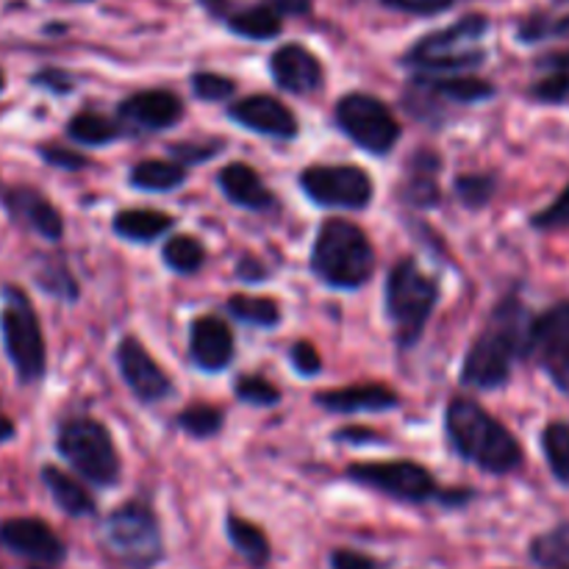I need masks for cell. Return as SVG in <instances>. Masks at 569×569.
Segmentation results:
<instances>
[{"instance_id":"6da1fadb","label":"cell","mask_w":569,"mask_h":569,"mask_svg":"<svg viewBox=\"0 0 569 569\" xmlns=\"http://www.w3.org/2000/svg\"><path fill=\"white\" fill-rule=\"evenodd\" d=\"M531 320L520 300L509 298L495 309L492 320L481 337L472 342L461 367V381L472 389H498L509 381L515 359L526 356V337Z\"/></svg>"},{"instance_id":"7a4b0ae2","label":"cell","mask_w":569,"mask_h":569,"mask_svg":"<svg viewBox=\"0 0 569 569\" xmlns=\"http://www.w3.org/2000/svg\"><path fill=\"white\" fill-rule=\"evenodd\" d=\"M448 437L461 459L472 461L481 470L506 476L517 470L522 461V450L515 433L500 426L483 406L470 398H453L448 406Z\"/></svg>"},{"instance_id":"3957f363","label":"cell","mask_w":569,"mask_h":569,"mask_svg":"<svg viewBox=\"0 0 569 569\" xmlns=\"http://www.w3.org/2000/svg\"><path fill=\"white\" fill-rule=\"evenodd\" d=\"M311 270L333 289H359L372 278L376 250L356 222L333 217L317 233Z\"/></svg>"},{"instance_id":"277c9868","label":"cell","mask_w":569,"mask_h":569,"mask_svg":"<svg viewBox=\"0 0 569 569\" xmlns=\"http://www.w3.org/2000/svg\"><path fill=\"white\" fill-rule=\"evenodd\" d=\"M439 300L433 278H428L411 259H403L387 281V311L400 348H411L422 337L428 317Z\"/></svg>"},{"instance_id":"5b68a950","label":"cell","mask_w":569,"mask_h":569,"mask_svg":"<svg viewBox=\"0 0 569 569\" xmlns=\"http://www.w3.org/2000/svg\"><path fill=\"white\" fill-rule=\"evenodd\" d=\"M103 545L126 567L150 569L161 561L164 542L153 511L144 503H122L103 522Z\"/></svg>"},{"instance_id":"8992f818","label":"cell","mask_w":569,"mask_h":569,"mask_svg":"<svg viewBox=\"0 0 569 569\" xmlns=\"http://www.w3.org/2000/svg\"><path fill=\"white\" fill-rule=\"evenodd\" d=\"M56 448L70 461L72 470L81 472L83 481L94 487H114L120 478V456L111 442V433L89 417L64 422Z\"/></svg>"},{"instance_id":"52a82bcc","label":"cell","mask_w":569,"mask_h":569,"mask_svg":"<svg viewBox=\"0 0 569 569\" xmlns=\"http://www.w3.org/2000/svg\"><path fill=\"white\" fill-rule=\"evenodd\" d=\"M0 328H3V345L14 365L17 376L22 383L39 381L44 376V339L39 328L37 311L31 300L20 289L9 287L3 292V315H0Z\"/></svg>"},{"instance_id":"ba28073f","label":"cell","mask_w":569,"mask_h":569,"mask_svg":"<svg viewBox=\"0 0 569 569\" xmlns=\"http://www.w3.org/2000/svg\"><path fill=\"white\" fill-rule=\"evenodd\" d=\"M487 17H465L456 26L420 39L409 50L406 61L415 67H426V70H467V67H478L487 59V53L478 48V39L487 33Z\"/></svg>"},{"instance_id":"9c48e42d","label":"cell","mask_w":569,"mask_h":569,"mask_svg":"<svg viewBox=\"0 0 569 569\" xmlns=\"http://www.w3.org/2000/svg\"><path fill=\"white\" fill-rule=\"evenodd\" d=\"M337 122L359 148L376 156H387L400 139V126L387 103L365 92L345 94L339 100Z\"/></svg>"},{"instance_id":"30bf717a","label":"cell","mask_w":569,"mask_h":569,"mask_svg":"<svg viewBox=\"0 0 569 569\" xmlns=\"http://www.w3.org/2000/svg\"><path fill=\"white\" fill-rule=\"evenodd\" d=\"M348 478L403 503H426L439 498L433 476L417 461H365L350 467Z\"/></svg>"},{"instance_id":"8fae6325","label":"cell","mask_w":569,"mask_h":569,"mask_svg":"<svg viewBox=\"0 0 569 569\" xmlns=\"http://www.w3.org/2000/svg\"><path fill=\"white\" fill-rule=\"evenodd\" d=\"M300 187L317 206L365 209L372 200V181L361 167H309L300 172Z\"/></svg>"},{"instance_id":"7c38bea8","label":"cell","mask_w":569,"mask_h":569,"mask_svg":"<svg viewBox=\"0 0 569 569\" xmlns=\"http://www.w3.org/2000/svg\"><path fill=\"white\" fill-rule=\"evenodd\" d=\"M526 356H533L559 387L569 383V300L533 317L526 337Z\"/></svg>"},{"instance_id":"4fadbf2b","label":"cell","mask_w":569,"mask_h":569,"mask_svg":"<svg viewBox=\"0 0 569 569\" xmlns=\"http://www.w3.org/2000/svg\"><path fill=\"white\" fill-rule=\"evenodd\" d=\"M117 365H120L122 378H126L128 389L137 395L142 403H159L172 392L170 378L164 376L153 356L142 348V342L133 337H126L117 348Z\"/></svg>"},{"instance_id":"5bb4252c","label":"cell","mask_w":569,"mask_h":569,"mask_svg":"<svg viewBox=\"0 0 569 569\" xmlns=\"http://www.w3.org/2000/svg\"><path fill=\"white\" fill-rule=\"evenodd\" d=\"M0 542L17 556L39 561V565H59L64 559V545L50 531L48 522L33 517H17V520L0 522Z\"/></svg>"},{"instance_id":"9a60e30c","label":"cell","mask_w":569,"mask_h":569,"mask_svg":"<svg viewBox=\"0 0 569 569\" xmlns=\"http://www.w3.org/2000/svg\"><path fill=\"white\" fill-rule=\"evenodd\" d=\"M231 120H237L239 126L250 128L256 133H267V137H298V117L270 94H250V98L233 103Z\"/></svg>"},{"instance_id":"2e32d148","label":"cell","mask_w":569,"mask_h":569,"mask_svg":"<svg viewBox=\"0 0 569 569\" xmlns=\"http://www.w3.org/2000/svg\"><path fill=\"white\" fill-rule=\"evenodd\" d=\"M183 114L181 100L164 89L137 92L120 103V117L139 131H164L172 128Z\"/></svg>"},{"instance_id":"e0dca14e","label":"cell","mask_w":569,"mask_h":569,"mask_svg":"<svg viewBox=\"0 0 569 569\" xmlns=\"http://www.w3.org/2000/svg\"><path fill=\"white\" fill-rule=\"evenodd\" d=\"M189 353L206 372L226 370L233 359V333L220 317H198L189 331Z\"/></svg>"},{"instance_id":"ac0fdd59","label":"cell","mask_w":569,"mask_h":569,"mask_svg":"<svg viewBox=\"0 0 569 569\" xmlns=\"http://www.w3.org/2000/svg\"><path fill=\"white\" fill-rule=\"evenodd\" d=\"M272 78L281 89L295 94L317 92L322 87V64L303 44H283L270 59Z\"/></svg>"},{"instance_id":"d6986e66","label":"cell","mask_w":569,"mask_h":569,"mask_svg":"<svg viewBox=\"0 0 569 569\" xmlns=\"http://www.w3.org/2000/svg\"><path fill=\"white\" fill-rule=\"evenodd\" d=\"M6 206L14 214V220L31 226L39 237L50 239V242H59L64 237V220L56 211V206L44 200L39 192H33V189H11Z\"/></svg>"},{"instance_id":"ffe728a7","label":"cell","mask_w":569,"mask_h":569,"mask_svg":"<svg viewBox=\"0 0 569 569\" xmlns=\"http://www.w3.org/2000/svg\"><path fill=\"white\" fill-rule=\"evenodd\" d=\"M317 403L337 415H356V411H387L398 406V395L381 383H361V387L331 389L317 395Z\"/></svg>"},{"instance_id":"44dd1931","label":"cell","mask_w":569,"mask_h":569,"mask_svg":"<svg viewBox=\"0 0 569 569\" xmlns=\"http://www.w3.org/2000/svg\"><path fill=\"white\" fill-rule=\"evenodd\" d=\"M220 189L226 192V198L231 203L242 206V209L250 211H264L276 203L270 189L264 187V181L259 178V172L248 164H228L220 170Z\"/></svg>"},{"instance_id":"7402d4cb","label":"cell","mask_w":569,"mask_h":569,"mask_svg":"<svg viewBox=\"0 0 569 569\" xmlns=\"http://www.w3.org/2000/svg\"><path fill=\"white\" fill-rule=\"evenodd\" d=\"M420 92L433 94V98L453 100V103H478L495 94V87L489 81L472 76H456V78H437V76H420L415 83Z\"/></svg>"},{"instance_id":"603a6c76","label":"cell","mask_w":569,"mask_h":569,"mask_svg":"<svg viewBox=\"0 0 569 569\" xmlns=\"http://www.w3.org/2000/svg\"><path fill=\"white\" fill-rule=\"evenodd\" d=\"M42 481L48 487L50 498L56 500L64 515L70 517H89L94 515V498L87 492V487H81L78 481H72L67 472H61L59 467H44Z\"/></svg>"},{"instance_id":"cb8c5ba5","label":"cell","mask_w":569,"mask_h":569,"mask_svg":"<svg viewBox=\"0 0 569 569\" xmlns=\"http://www.w3.org/2000/svg\"><path fill=\"white\" fill-rule=\"evenodd\" d=\"M172 217L153 209H128L114 217V231L128 242H153L172 228Z\"/></svg>"},{"instance_id":"d4e9b609","label":"cell","mask_w":569,"mask_h":569,"mask_svg":"<svg viewBox=\"0 0 569 569\" xmlns=\"http://www.w3.org/2000/svg\"><path fill=\"white\" fill-rule=\"evenodd\" d=\"M233 33L248 39H272L281 31V14L272 6H250V9L228 14Z\"/></svg>"},{"instance_id":"484cf974","label":"cell","mask_w":569,"mask_h":569,"mask_svg":"<svg viewBox=\"0 0 569 569\" xmlns=\"http://www.w3.org/2000/svg\"><path fill=\"white\" fill-rule=\"evenodd\" d=\"M187 181V172L183 167L172 164V161H159L148 159L139 161L131 170V183L144 192H167V189H176Z\"/></svg>"},{"instance_id":"4316f807","label":"cell","mask_w":569,"mask_h":569,"mask_svg":"<svg viewBox=\"0 0 569 569\" xmlns=\"http://www.w3.org/2000/svg\"><path fill=\"white\" fill-rule=\"evenodd\" d=\"M228 539L233 548L244 556L253 567H264L270 561V542H267L264 531L253 522L242 520V517H228Z\"/></svg>"},{"instance_id":"83f0119b","label":"cell","mask_w":569,"mask_h":569,"mask_svg":"<svg viewBox=\"0 0 569 569\" xmlns=\"http://www.w3.org/2000/svg\"><path fill=\"white\" fill-rule=\"evenodd\" d=\"M531 559L539 567L569 569V522L533 539Z\"/></svg>"},{"instance_id":"f1b7e54d","label":"cell","mask_w":569,"mask_h":569,"mask_svg":"<svg viewBox=\"0 0 569 569\" xmlns=\"http://www.w3.org/2000/svg\"><path fill=\"white\" fill-rule=\"evenodd\" d=\"M228 311H231L237 320L259 328H272L281 320V309H278L276 300L253 298V295H233V298L228 300Z\"/></svg>"},{"instance_id":"f546056e","label":"cell","mask_w":569,"mask_h":569,"mask_svg":"<svg viewBox=\"0 0 569 569\" xmlns=\"http://www.w3.org/2000/svg\"><path fill=\"white\" fill-rule=\"evenodd\" d=\"M67 133H70L76 142L98 148V144L114 142V139L120 137V128H117L111 120H106L103 114H94V111H81V114H76L70 120Z\"/></svg>"},{"instance_id":"4dcf8cb0","label":"cell","mask_w":569,"mask_h":569,"mask_svg":"<svg viewBox=\"0 0 569 569\" xmlns=\"http://www.w3.org/2000/svg\"><path fill=\"white\" fill-rule=\"evenodd\" d=\"M542 448L556 481L569 487V422H550L542 431Z\"/></svg>"},{"instance_id":"1f68e13d","label":"cell","mask_w":569,"mask_h":569,"mask_svg":"<svg viewBox=\"0 0 569 569\" xmlns=\"http://www.w3.org/2000/svg\"><path fill=\"white\" fill-rule=\"evenodd\" d=\"M164 261L172 272H181V276H189V272H198L206 261V248L194 237H172L170 242L164 244Z\"/></svg>"},{"instance_id":"d6a6232c","label":"cell","mask_w":569,"mask_h":569,"mask_svg":"<svg viewBox=\"0 0 569 569\" xmlns=\"http://www.w3.org/2000/svg\"><path fill=\"white\" fill-rule=\"evenodd\" d=\"M178 426L194 439H209L220 433L222 411L214 406H189L183 415H178Z\"/></svg>"},{"instance_id":"836d02e7","label":"cell","mask_w":569,"mask_h":569,"mask_svg":"<svg viewBox=\"0 0 569 569\" xmlns=\"http://www.w3.org/2000/svg\"><path fill=\"white\" fill-rule=\"evenodd\" d=\"M495 178L492 176H461L456 181V194L465 206L478 209V206H487L495 194Z\"/></svg>"},{"instance_id":"e575fe53","label":"cell","mask_w":569,"mask_h":569,"mask_svg":"<svg viewBox=\"0 0 569 569\" xmlns=\"http://www.w3.org/2000/svg\"><path fill=\"white\" fill-rule=\"evenodd\" d=\"M233 392H237L239 400H244V403H253V406H276L278 400H281L278 389L261 376L239 378L237 387H233Z\"/></svg>"},{"instance_id":"d590c367","label":"cell","mask_w":569,"mask_h":569,"mask_svg":"<svg viewBox=\"0 0 569 569\" xmlns=\"http://www.w3.org/2000/svg\"><path fill=\"white\" fill-rule=\"evenodd\" d=\"M548 37H569V17L553 20V17L537 14L520 26L522 42H542Z\"/></svg>"},{"instance_id":"8d00e7d4","label":"cell","mask_w":569,"mask_h":569,"mask_svg":"<svg viewBox=\"0 0 569 569\" xmlns=\"http://www.w3.org/2000/svg\"><path fill=\"white\" fill-rule=\"evenodd\" d=\"M237 83L226 76H217V72H198L192 76V92L200 100H226L231 98Z\"/></svg>"},{"instance_id":"74e56055","label":"cell","mask_w":569,"mask_h":569,"mask_svg":"<svg viewBox=\"0 0 569 569\" xmlns=\"http://www.w3.org/2000/svg\"><path fill=\"white\" fill-rule=\"evenodd\" d=\"M533 228H542V231H553V228H569V183L565 192L553 200L545 211L531 217Z\"/></svg>"},{"instance_id":"f35d334b","label":"cell","mask_w":569,"mask_h":569,"mask_svg":"<svg viewBox=\"0 0 569 569\" xmlns=\"http://www.w3.org/2000/svg\"><path fill=\"white\" fill-rule=\"evenodd\" d=\"M533 98L542 103H561L569 98V72H553L533 87Z\"/></svg>"},{"instance_id":"ab89813d","label":"cell","mask_w":569,"mask_h":569,"mask_svg":"<svg viewBox=\"0 0 569 569\" xmlns=\"http://www.w3.org/2000/svg\"><path fill=\"white\" fill-rule=\"evenodd\" d=\"M289 359H292V367L300 372V376L311 378L317 376V372L322 370V359L320 353H317V348L311 342H298L292 348V353H289Z\"/></svg>"},{"instance_id":"60d3db41","label":"cell","mask_w":569,"mask_h":569,"mask_svg":"<svg viewBox=\"0 0 569 569\" xmlns=\"http://www.w3.org/2000/svg\"><path fill=\"white\" fill-rule=\"evenodd\" d=\"M39 153H42V159L48 161V164L61 167V170H81V167H87V156L72 153V150L67 148H56V144H48V148H42Z\"/></svg>"},{"instance_id":"b9f144b4","label":"cell","mask_w":569,"mask_h":569,"mask_svg":"<svg viewBox=\"0 0 569 569\" xmlns=\"http://www.w3.org/2000/svg\"><path fill=\"white\" fill-rule=\"evenodd\" d=\"M387 6L398 11H409V14H439L448 9L453 0H383Z\"/></svg>"},{"instance_id":"7bdbcfd3","label":"cell","mask_w":569,"mask_h":569,"mask_svg":"<svg viewBox=\"0 0 569 569\" xmlns=\"http://www.w3.org/2000/svg\"><path fill=\"white\" fill-rule=\"evenodd\" d=\"M331 569H378L376 561L367 556L356 553V550H333Z\"/></svg>"},{"instance_id":"ee69618b","label":"cell","mask_w":569,"mask_h":569,"mask_svg":"<svg viewBox=\"0 0 569 569\" xmlns=\"http://www.w3.org/2000/svg\"><path fill=\"white\" fill-rule=\"evenodd\" d=\"M211 150H214V148H194V144H176V148H172V153H176L178 159L203 161V159H209Z\"/></svg>"},{"instance_id":"f6af8a7d","label":"cell","mask_w":569,"mask_h":569,"mask_svg":"<svg viewBox=\"0 0 569 569\" xmlns=\"http://www.w3.org/2000/svg\"><path fill=\"white\" fill-rule=\"evenodd\" d=\"M33 81H37V83H48V87L56 89V92H67V89H70V81H67V78H64V72H56V70L39 72V76L33 78Z\"/></svg>"},{"instance_id":"bcb514c9","label":"cell","mask_w":569,"mask_h":569,"mask_svg":"<svg viewBox=\"0 0 569 569\" xmlns=\"http://www.w3.org/2000/svg\"><path fill=\"white\" fill-rule=\"evenodd\" d=\"M542 67H550L556 72H569V50H561V53H550L539 61Z\"/></svg>"},{"instance_id":"7dc6e473","label":"cell","mask_w":569,"mask_h":569,"mask_svg":"<svg viewBox=\"0 0 569 569\" xmlns=\"http://www.w3.org/2000/svg\"><path fill=\"white\" fill-rule=\"evenodd\" d=\"M200 6H203V9H209L211 14L214 17H228L231 14V6H228V0H200Z\"/></svg>"},{"instance_id":"c3c4849f","label":"cell","mask_w":569,"mask_h":569,"mask_svg":"<svg viewBox=\"0 0 569 569\" xmlns=\"http://www.w3.org/2000/svg\"><path fill=\"white\" fill-rule=\"evenodd\" d=\"M337 439H350V442H356V439H365V442H372V439H378V433L356 431V428H345V431L337 433Z\"/></svg>"},{"instance_id":"681fc988","label":"cell","mask_w":569,"mask_h":569,"mask_svg":"<svg viewBox=\"0 0 569 569\" xmlns=\"http://www.w3.org/2000/svg\"><path fill=\"white\" fill-rule=\"evenodd\" d=\"M9 437H14V422L0 415V442H6Z\"/></svg>"},{"instance_id":"f907efd6","label":"cell","mask_w":569,"mask_h":569,"mask_svg":"<svg viewBox=\"0 0 569 569\" xmlns=\"http://www.w3.org/2000/svg\"><path fill=\"white\" fill-rule=\"evenodd\" d=\"M278 6L289 11H306L309 9V0H278Z\"/></svg>"},{"instance_id":"816d5d0a","label":"cell","mask_w":569,"mask_h":569,"mask_svg":"<svg viewBox=\"0 0 569 569\" xmlns=\"http://www.w3.org/2000/svg\"><path fill=\"white\" fill-rule=\"evenodd\" d=\"M3 83H6V78H3V72H0V89H3Z\"/></svg>"}]
</instances>
